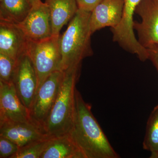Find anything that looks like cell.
<instances>
[{
    "label": "cell",
    "instance_id": "6da1fadb",
    "mask_svg": "<svg viewBox=\"0 0 158 158\" xmlns=\"http://www.w3.org/2000/svg\"><path fill=\"white\" fill-rule=\"evenodd\" d=\"M69 133L85 158L119 157L94 116L91 106L77 89L73 123Z\"/></svg>",
    "mask_w": 158,
    "mask_h": 158
},
{
    "label": "cell",
    "instance_id": "7a4b0ae2",
    "mask_svg": "<svg viewBox=\"0 0 158 158\" xmlns=\"http://www.w3.org/2000/svg\"><path fill=\"white\" fill-rule=\"evenodd\" d=\"M81 65L64 71L56 101L42 131L50 137L68 134L73 123L75 110L76 85L79 78Z\"/></svg>",
    "mask_w": 158,
    "mask_h": 158
},
{
    "label": "cell",
    "instance_id": "3957f363",
    "mask_svg": "<svg viewBox=\"0 0 158 158\" xmlns=\"http://www.w3.org/2000/svg\"><path fill=\"white\" fill-rule=\"evenodd\" d=\"M91 12L79 9L69 22L66 31L60 35L62 55L61 70L81 65L83 59L93 55L91 46L90 19Z\"/></svg>",
    "mask_w": 158,
    "mask_h": 158
},
{
    "label": "cell",
    "instance_id": "277c9868",
    "mask_svg": "<svg viewBox=\"0 0 158 158\" xmlns=\"http://www.w3.org/2000/svg\"><path fill=\"white\" fill-rule=\"evenodd\" d=\"M59 37L60 35L52 36L40 41L29 40L28 42L27 53L37 74V91L51 74L56 71H61L62 55Z\"/></svg>",
    "mask_w": 158,
    "mask_h": 158
},
{
    "label": "cell",
    "instance_id": "5b68a950",
    "mask_svg": "<svg viewBox=\"0 0 158 158\" xmlns=\"http://www.w3.org/2000/svg\"><path fill=\"white\" fill-rule=\"evenodd\" d=\"M63 73L56 71L47 78L36 92L29 110L31 122L41 130L56 101Z\"/></svg>",
    "mask_w": 158,
    "mask_h": 158
},
{
    "label": "cell",
    "instance_id": "8992f818",
    "mask_svg": "<svg viewBox=\"0 0 158 158\" xmlns=\"http://www.w3.org/2000/svg\"><path fill=\"white\" fill-rule=\"evenodd\" d=\"M141 0H124L122 18L118 26L112 29L113 40L125 50L135 54L142 62L148 59L147 49L138 42L134 33L133 16Z\"/></svg>",
    "mask_w": 158,
    "mask_h": 158
},
{
    "label": "cell",
    "instance_id": "52a82bcc",
    "mask_svg": "<svg viewBox=\"0 0 158 158\" xmlns=\"http://www.w3.org/2000/svg\"><path fill=\"white\" fill-rule=\"evenodd\" d=\"M135 13L141 21H134L133 27L137 32L138 41L143 47L158 44V3L156 0H141Z\"/></svg>",
    "mask_w": 158,
    "mask_h": 158
},
{
    "label": "cell",
    "instance_id": "ba28073f",
    "mask_svg": "<svg viewBox=\"0 0 158 158\" xmlns=\"http://www.w3.org/2000/svg\"><path fill=\"white\" fill-rule=\"evenodd\" d=\"M12 82L21 101L29 112L37 91V79L27 54L17 60Z\"/></svg>",
    "mask_w": 158,
    "mask_h": 158
},
{
    "label": "cell",
    "instance_id": "9c48e42d",
    "mask_svg": "<svg viewBox=\"0 0 158 158\" xmlns=\"http://www.w3.org/2000/svg\"><path fill=\"white\" fill-rule=\"evenodd\" d=\"M17 25L31 41H40L53 36L50 13L45 3L32 8L26 18Z\"/></svg>",
    "mask_w": 158,
    "mask_h": 158
},
{
    "label": "cell",
    "instance_id": "30bf717a",
    "mask_svg": "<svg viewBox=\"0 0 158 158\" xmlns=\"http://www.w3.org/2000/svg\"><path fill=\"white\" fill-rule=\"evenodd\" d=\"M8 122H32L12 82L0 81V123Z\"/></svg>",
    "mask_w": 158,
    "mask_h": 158
},
{
    "label": "cell",
    "instance_id": "8fae6325",
    "mask_svg": "<svg viewBox=\"0 0 158 158\" xmlns=\"http://www.w3.org/2000/svg\"><path fill=\"white\" fill-rule=\"evenodd\" d=\"M124 0H102L91 11L90 28L92 34L110 27H116L121 21Z\"/></svg>",
    "mask_w": 158,
    "mask_h": 158
},
{
    "label": "cell",
    "instance_id": "7c38bea8",
    "mask_svg": "<svg viewBox=\"0 0 158 158\" xmlns=\"http://www.w3.org/2000/svg\"><path fill=\"white\" fill-rule=\"evenodd\" d=\"M28 41L16 24L0 21V53L17 61L27 53Z\"/></svg>",
    "mask_w": 158,
    "mask_h": 158
},
{
    "label": "cell",
    "instance_id": "4fadbf2b",
    "mask_svg": "<svg viewBox=\"0 0 158 158\" xmlns=\"http://www.w3.org/2000/svg\"><path fill=\"white\" fill-rule=\"evenodd\" d=\"M0 135L10 139L20 148L34 141L50 137L32 122L0 123Z\"/></svg>",
    "mask_w": 158,
    "mask_h": 158
},
{
    "label": "cell",
    "instance_id": "5bb4252c",
    "mask_svg": "<svg viewBox=\"0 0 158 158\" xmlns=\"http://www.w3.org/2000/svg\"><path fill=\"white\" fill-rule=\"evenodd\" d=\"M52 20L53 36H59L63 26L70 21L78 10L76 0H45Z\"/></svg>",
    "mask_w": 158,
    "mask_h": 158
},
{
    "label": "cell",
    "instance_id": "9a60e30c",
    "mask_svg": "<svg viewBox=\"0 0 158 158\" xmlns=\"http://www.w3.org/2000/svg\"><path fill=\"white\" fill-rule=\"evenodd\" d=\"M40 158H85L70 133L52 137Z\"/></svg>",
    "mask_w": 158,
    "mask_h": 158
},
{
    "label": "cell",
    "instance_id": "2e32d148",
    "mask_svg": "<svg viewBox=\"0 0 158 158\" xmlns=\"http://www.w3.org/2000/svg\"><path fill=\"white\" fill-rule=\"evenodd\" d=\"M0 21L19 24L27 16L32 8L29 0H2Z\"/></svg>",
    "mask_w": 158,
    "mask_h": 158
},
{
    "label": "cell",
    "instance_id": "e0dca14e",
    "mask_svg": "<svg viewBox=\"0 0 158 158\" xmlns=\"http://www.w3.org/2000/svg\"><path fill=\"white\" fill-rule=\"evenodd\" d=\"M143 147L151 152L150 158H158V104L148 120Z\"/></svg>",
    "mask_w": 158,
    "mask_h": 158
},
{
    "label": "cell",
    "instance_id": "ac0fdd59",
    "mask_svg": "<svg viewBox=\"0 0 158 158\" xmlns=\"http://www.w3.org/2000/svg\"><path fill=\"white\" fill-rule=\"evenodd\" d=\"M51 138L52 137H48L37 140L20 148L11 158H40Z\"/></svg>",
    "mask_w": 158,
    "mask_h": 158
},
{
    "label": "cell",
    "instance_id": "d6986e66",
    "mask_svg": "<svg viewBox=\"0 0 158 158\" xmlns=\"http://www.w3.org/2000/svg\"><path fill=\"white\" fill-rule=\"evenodd\" d=\"M16 62L11 57L0 53V81L12 82Z\"/></svg>",
    "mask_w": 158,
    "mask_h": 158
},
{
    "label": "cell",
    "instance_id": "ffe728a7",
    "mask_svg": "<svg viewBox=\"0 0 158 158\" xmlns=\"http://www.w3.org/2000/svg\"><path fill=\"white\" fill-rule=\"evenodd\" d=\"M19 149V146L11 140L0 135V158H11Z\"/></svg>",
    "mask_w": 158,
    "mask_h": 158
},
{
    "label": "cell",
    "instance_id": "44dd1931",
    "mask_svg": "<svg viewBox=\"0 0 158 158\" xmlns=\"http://www.w3.org/2000/svg\"><path fill=\"white\" fill-rule=\"evenodd\" d=\"M102 0H76L78 9L91 12Z\"/></svg>",
    "mask_w": 158,
    "mask_h": 158
},
{
    "label": "cell",
    "instance_id": "7402d4cb",
    "mask_svg": "<svg viewBox=\"0 0 158 158\" xmlns=\"http://www.w3.org/2000/svg\"><path fill=\"white\" fill-rule=\"evenodd\" d=\"M148 59L151 60L158 73V44H154L147 48Z\"/></svg>",
    "mask_w": 158,
    "mask_h": 158
},
{
    "label": "cell",
    "instance_id": "603a6c76",
    "mask_svg": "<svg viewBox=\"0 0 158 158\" xmlns=\"http://www.w3.org/2000/svg\"><path fill=\"white\" fill-rule=\"evenodd\" d=\"M30 3H31L32 6V8L37 7V6H40L42 4L43 2L41 0H29Z\"/></svg>",
    "mask_w": 158,
    "mask_h": 158
},
{
    "label": "cell",
    "instance_id": "cb8c5ba5",
    "mask_svg": "<svg viewBox=\"0 0 158 158\" xmlns=\"http://www.w3.org/2000/svg\"><path fill=\"white\" fill-rule=\"evenodd\" d=\"M156 2H157V3H158V0H156Z\"/></svg>",
    "mask_w": 158,
    "mask_h": 158
},
{
    "label": "cell",
    "instance_id": "d4e9b609",
    "mask_svg": "<svg viewBox=\"0 0 158 158\" xmlns=\"http://www.w3.org/2000/svg\"><path fill=\"white\" fill-rule=\"evenodd\" d=\"M1 1H2V0H0V2H1Z\"/></svg>",
    "mask_w": 158,
    "mask_h": 158
}]
</instances>
